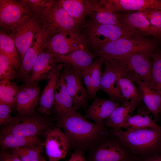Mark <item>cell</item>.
<instances>
[{
	"mask_svg": "<svg viewBox=\"0 0 161 161\" xmlns=\"http://www.w3.org/2000/svg\"><path fill=\"white\" fill-rule=\"evenodd\" d=\"M105 59L102 57L96 58L90 65L92 85V94L91 98L96 97L97 92L100 90V83L103 74L102 67Z\"/></svg>",
	"mask_w": 161,
	"mask_h": 161,
	"instance_id": "e575fe53",
	"label": "cell"
},
{
	"mask_svg": "<svg viewBox=\"0 0 161 161\" xmlns=\"http://www.w3.org/2000/svg\"><path fill=\"white\" fill-rule=\"evenodd\" d=\"M104 64L105 68L100 81V90L106 93L112 101L123 103L126 100L122 95L116 75L105 59Z\"/></svg>",
	"mask_w": 161,
	"mask_h": 161,
	"instance_id": "603a6c76",
	"label": "cell"
},
{
	"mask_svg": "<svg viewBox=\"0 0 161 161\" xmlns=\"http://www.w3.org/2000/svg\"><path fill=\"white\" fill-rule=\"evenodd\" d=\"M44 142L38 137H26L12 134L0 135V145L1 150L13 149L35 145H44Z\"/></svg>",
	"mask_w": 161,
	"mask_h": 161,
	"instance_id": "4dcf8cb0",
	"label": "cell"
},
{
	"mask_svg": "<svg viewBox=\"0 0 161 161\" xmlns=\"http://www.w3.org/2000/svg\"><path fill=\"white\" fill-rule=\"evenodd\" d=\"M63 66V63H59L55 66L49 75L47 84L41 93L38 111L44 116L50 115L52 111L55 89Z\"/></svg>",
	"mask_w": 161,
	"mask_h": 161,
	"instance_id": "e0dca14e",
	"label": "cell"
},
{
	"mask_svg": "<svg viewBox=\"0 0 161 161\" xmlns=\"http://www.w3.org/2000/svg\"><path fill=\"white\" fill-rule=\"evenodd\" d=\"M11 108L8 105L0 103V125L5 126L11 123L15 117L11 115Z\"/></svg>",
	"mask_w": 161,
	"mask_h": 161,
	"instance_id": "f35d334b",
	"label": "cell"
},
{
	"mask_svg": "<svg viewBox=\"0 0 161 161\" xmlns=\"http://www.w3.org/2000/svg\"><path fill=\"white\" fill-rule=\"evenodd\" d=\"M0 161H21L16 153L12 149L1 150Z\"/></svg>",
	"mask_w": 161,
	"mask_h": 161,
	"instance_id": "ab89813d",
	"label": "cell"
},
{
	"mask_svg": "<svg viewBox=\"0 0 161 161\" xmlns=\"http://www.w3.org/2000/svg\"><path fill=\"white\" fill-rule=\"evenodd\" d=\"M46 38V34L43 30L38 32L32 45L23 57L18 78L25 85L28 82L35 63L44 48Z\"/></svg>",
	"mask_w": 161,
	"mask_h": 161,
	"instance_id": "d6986e66",
	"label": "cell"
},
{
	"mask_svg": "<svg viewBox=\"0 0 161 161\" xmlns=\"http://www.w3.org/2000/svg\"><path fill=\"white\" fill-rule=\"evenodd\" d=\"M58 63L56 54L44 48L38 55L29 81L25 86H29L43 80H47L51 72Z\"/></svg>",
	"mask_w": 161,
	"mask_h": 161,
	"instance_id": "2e32d148",
	"label": "cell"
},
{
	"mask_svg": "<svg viewBox=\"0 0 161 161\" xmlns=\"http://www.w3.org/2000/svg\"><path fill=\"white\" fill-rule=\"evenodd\" d=\"M56 55L58 63L68 64L81 70L91 65L96 57L94 53L87 48L78 50L67 55Z\"/></svg>",
	"mask_w": 161,
	"mask_h": 161,
	"instance_id": "83f0119b",
	"label": "cell"
},
{
	"mask_svg": "<svg viewBox=\"0 0 161 161\" xmlns=\"http://www.w3.org/2000/svg\"><path fill=\"white\" fill-rule=\"evenodd\" d=\"M121 140L112 134L88 151L87 161H137Z\"/></svg>",
	"mask_w": 161,
	"mask_h": 161,
	"instance_id": "52a82bcc",
	"label": "cell"
},
{
	"mask_svg": "<svg viewBox=\"0 0 161 161\" xmlns=\"http://www.w3.org/2000/svg\"><path fill=\"white\" fill-rule=\"evenodd\" d=\"M33 14L21 0H0L1 30L9 32L24 17Z\"/></svg>",
	"mask_w": 161,
	"mask_h": 161,
	"instance_id": "7c38bea8",
	"label": "cell"
},
{
	"mask_svg": "<svg viewBox=\"0 0 161 161\" xmlns=\"http://www.w3.org/2000/svg\"><path fill=\"white\" fill-rule=\"evenodd\" d=\"M44 48L61 55L89 49L86 39L80 29L60 32L48 37L46 36Z\"/></svg>",
	"mask_w": 161,
	"mask_h": 161,
	"instance_id": "9c48e42d",
	"label": "cell"
},
{
	"mask_svg": "<svg viewBox=\"0 0 161 161\" xmlns=\"http://www.w3.org/2000/svg\"><path fill=\"white\" fill-rule=\"evenodd\" d=\"M138 161H161V153L153 156L140 158Z\"/></svg>",
	"mask_w": 161,
	"mask_h": 161,
	"instance_id": "7bdbcfd3",
	"label": "cell"
},
{
	"mask_svg": "<svg viewBox=\"0 0 161 161\" xmlns=\"http://www.w3.org/2000/svg\"><path fill=\"white\" fill-rule=\"evenodd\" d=\"M157 44L143 35H135L121 38L107 43L91 51L96 57L116 58L133 53H153Z\"/></svg>",
	"mask_w": 161,
	"mask_h": 161,
	"instance_id": "3957f363",
	"label": "cell"
},
{
	"mask_svg": "<svg viewBox=\"0 0 161 161\" xmlns=\"http://www.w3.org/2000/svg\"><path fill=\"white\" fill-rule=\"evenodd\" d=\"M35 14L47 37L80 28L75 20L58 4L57 0L52 6Z\"/></svg>",
	"mask_w": 161,
	"mask_h": 161,
	"instance_id": "5b68a950",
	"label": "cell"
},
{
	"mask_svg": "<svg viewBox=\"0 0 161 161\" xmlns=\"http://www.w3.org/2000/svg\"><path fill=\"white\" fill-rule=\"evenodd\" d=\"M41 161H46V160L45 158L44 157L43 159Z\"/></svg>",
	"mask_w": 161,
	"mask_h": 161,
	"instance_id": "ee69618b",
	"label": "cell"
},
{
	"mask_svg": "<svg viewBox=\"0 0 161 161\" xmlns=\"http://www.w3.org/2000/svg\"><path fill=\"white\" fill-rule=\"evenodd\" d=\"M19 73L7 57L0 51V81L11 80L19 77Z\"/></svg>",
	"mask_w": 161,
	"mask_h": 161,
	"instance_id": "d590c367",
	"label": "cell"
},
{
	"mask_svg": "<svg viewBox=\"0 0 161 161\" xmlns=\"http://www.w3.org/2000/svg\"><path fill=\"white\" fill-rule=\"evenodd\" d=\"M151 57V79L148 83L151 88L161 96V51L156 50Z\"/></svg>",
	"mask_w": 161,
	"mask_h": 161,
	"instance_id": "d6a6232c",
	"label": "cell"
},
{
	"mask_svg": "<svg viewBox=\"0 0 161 161\" xmlns=\"http://www.w3.org/2000/svg\"><path fill=\"white\" fill-rule=\"evenodd\" d=\"M21 86L11 80L0 81V103L7 105L10 108H16L17 96Z\"/></svg>",
	"mask_w": 161,
	"mask_h": 161,
	"instance_id": "1f68e13d",
	"label": "cell"
},
{
	"mask_svg": "<svg viewBox=\"0 0 161 161\" xmlns=\"http://www.w3.org/2000/svg\"><path fill=\"white\" fill-rule=\"evenodd\" d=\"M57 1L75 20L80 27L85 24L90 0H59Z\"/></svg>",
	"mask_w": 161,
	"mask_h": 161,
	"instance_id": "4316f807",
	"label": "cell"
},
{
	"mask_svg": "<svg viewBox=\"0 0 161 161\" xmlns=\"http://www.w3.org/2000/svg\"><path fill=\"white\" fill-rule=\"evenodd\" d=\"M153 53H135L114 58L122 72L135 83L138 80L149 82Z\"/></svg>",
	"mask_w": 161,
	"mask_h": 161,
	"instance_id": "ba28073f",
	"label": "cell"
},
{
	"mask_svg": "<svg viewBox=\"0 0 161 161\" xmlns=\"http://www.w3.org/2000/svg\"><path fill=\"white\" fill-rule=\"evenodd\" d=\"M112 130L135 156H153L161 151V130L146 128Z\"/></svg>",
	"mask_w": 161,
	"mask_h": 161,
	"instance_id": "7a4b0ae2",
	"label": "cell"
},
{
	"mask_svg": "<svg viewBox=\"0 0 161 161\" xmlns=\"http://www.w3.org/2000/svg\"><path fill=\"white\" fill-rule=\"evenodd\" d=\"M0 51L7 57L19 74L21 62L19 53L10 35L1 29L0 32Z\"/></svg>",
	"mask_w": 161,
	"mask_h": 161,
	"instance_id": "f546056e",
	"label": "cell"
},
{
	"mask_svg": "<svg viewBox=\"0 0 161 161\" xmlns=\"http://www.w3.org/2000/svg\"><path fill=\"white\" fill-rule=\"evenodd\" d=\"M87 17L90 18L89 21L126 27L120 22L117 13L112 12L103 7L99 4L98 0H90Z\"/></svg>",
	"mask_w": 161,
	"mask_h": 161,
	"instance_id": "d4e9b609",
	"label": "cell"
},
{
	"mask_svg": "<svg viewBox=\"0 0 161 161\" xmlns=\"http://www.w3.org/2000/svg\"><path fill=\"white\" fill-rule=\"evenodd\" d=\"M42 30L35 14L25 16L10 30L9 33L19 53L21 62L32 45L36 35Z\"/></svg>",
	"mask_w": 161,
	"mask_h": 161,
	"instance_id": "30bf717a",
	"label": "cell"
},
{
	"mask_svg": "<svg viewBox=\"0 0 161 161\" xmlns=\"http://www.w3.org/2000/svg\"><path fill=\"white\" fill-rule=\"evenodd\" d=\"M121 104L119 102L96 97L86 110L85 117L94 120L97 124H104L105 120Z\"/></svg>",
	"mask_w": 161,
	"mask_h": 161,
	"instance_id": "44dd1931",
	"label": "cell"
},
{
	"mask_svg": "<svg viewBox=\"0 0 161 161\" xmlns=\"http://www.w3.org/2000/svg\"><path fill=\"white\" fill-rule=\"evenodd\" d=\"M138 103L135 99L126 100L116 108L104 122L105 126L112 130L118 129L120 126L132 115Z\"/></svg>",
	"mask_w": 161,
	"mask_h": 161,
	"instance_id": "484cf974",
	"label": "cell"
},
{
	"mask_svg": "<svg viewBox=\"0 0 161 161\" xmlns=\"http://www.w3.org/2000/svg\"><path fill=\"white\" fill-rule=\"evenodd\" d=\"M83 152L81 150H75L68 161H87L84 156Z\"/></svg>",
	"mask_w": 161,
	"mask_h": 161,
	"instance_id": "b9f144b4",
	"label": "cell"
},
{
	"mask_svg": "<svg viewBox=\"0 0 161 161\" xmlns=\"http://www.w3.org/2000/svg\"><path fill=\"white\" fill-rule=\"evenodd\" d=\"M28 9L35 14L52 5L55 0H21Z\"/></svg>",
	"mask_w": 161,
	"mask_h": 161,
	"instance_id": "8d00e7d4",
	"label": "cell"
},
{
	"mask_svg": "<svg viewBox=\"0 0 161 161\" xmlns=\"http://www.w3.org/2000/svg\"><path fill=\"white\" fill-rule=\"evenodd\" d=\"M60 129L54 127L45 134L44 146L48 161H59L64 159L70 147L67 137Z\"/></svg>",
	"mask_w": 161,
	"mask_h": 161,
	"instance_id": "4fadbf2b",
	"label": "cell"
},
{
	"mask_svg": "<svg viewBox=\"0 0 161 161\" xmlns=\"http://www.w3.org/2000/svg\"><path fill=\"white\" fill-rule=\"evenodd\" d=\"M123 24L143 35L161 37V31L153 25L140 11H128L117 13Z\"/></svg>",
	"mask_w": 161,
	"mask_h": 161,
	"instance_id": "9a60e30c",
	"label": "cell"
},
{
	"mask_svg": "<svg viewBox=\"0 0 161 161\" xmlns=\"http://www.w3.org/2000/svg\"><path fill=\"white\" fill-rule=\"evenodd\" d=\"M135 83L141 96L142 101L156 122L161 116V96L151 88L148 81L138 80Z\"/></svg>",
	"mask_w": 161,
	"mask_h": 161,
	"instance_id": "cb8c5ba5",
	"label": "cell"
},
{
	"mask_svg": "<svg viewBox=\"0 0 161 161\" xmlns=\"http://www.w3.org/2000/svg\"><path fill=\"white\" fill-rule=\"evenodd\" d=\"M81 71L82 78L83 79L86 89L89 97H91L92 94V85L90 66Z\"/></svg>",
	"mask_w": 161,
	"mask_h": 161,
	"instance_id": "60d3db41",
	"label": "cell"
},
{
	"mask_svg": "<svg viewBox=\"0 0 161 161\" xmlns=\"http://www.w3.org/2000/svg\"><path fill=\"white\" fill-rule=\"evenodd\" d=\"M98 2L103 7L115 13L161 10V0H100Z\"/></svg>",
	"mask_w": 161,
	"mask_h": 161,
	"instance_id": "5bb4252c",
	"label": "cell"
},
{
	"mask_svg": "<svg viewBox=\"0 0 161 161\" xmlns=\"http://www.w3.org/2000/svg\"><path fill=\"white\" fill-rule=\"evenodd\" d=\"M40 90L38 83L22 86L16 98V109L18 115L29 116L35 114V108L40 99Z\"/></svg>",
	"mask_w": 161,
	"mask_h": 161,
	"instance_id": "ac0fdd59",
	"label": "cell"
},
{
	"mask_svg": "<svg viewBox=\"0 0 161 161\" xmlns=\"http://www.w3.org/2000/svg\"><path fill=\"white\" fill-rule=\"evenodd\" d=\"M43 148V145H35L11 149L16 153L21 161H41L44 157Z\"/></svg>",
	"mask_w": 161,
	"mask_h": 161,
	"instance_id": "836d02e7",
	"label": "cell"
},
{
	"mask_svg": "<svg viewBox=\"0 0 161 161\" xmlns=\"http://www.w3.org/2000/svg\"><path fill=\"white\" fill-rule=\"evenodd\" d=\"M105 59L114 72L122 95L126 100L135 99L138 104L140 103L141 96L135 83L122 72L114 58Z\"/></svg>",
	"mask_w": 161,
	"mask_h": 161,
	"instance_id": "7402d4cb",
	"label": "cell"
},
{
	"mask_svg": "<svg viewBox=\"0 0 161 161\" xmlns=\"http://www.w3.org/2000/svg\"><path fill=\"white\" fill-rule=\"evenodd\" d=\"M63 64L62 71L74 108L76 111L80 108L86 111L89 96L82 83V71L69 64Z\"/></svg>",
	"mask_w": 161,
	"mask_h": 161,
	"instance_id": "8fae6325",
	"label": "cell"
},
{
	"mask_svg": "<svg viewBox=\"0 0 161 161\" xmlns=\"http://www.w3.org/2000/svg\"><path fill=\"white\" fill-rule=\"evenodd\" d=\"M49 118L35 114L29 116L15 117L11 123L4 126L0 130V135L12 134L20 136L38 137L49 129L55 127Z\"/></svg>",
	"mask_w": 161,
	"mask_h": 161,
	"instance_id": "8992f818",
	"label": "cell"
},
{
	"mask_svg": "<svg viewBox=\"0 0 161 161\" xmlns=\"http://www.w3.org/2000/svg\"><path fill=\"white\" fill-rule=\"evenodd\" d=\"M150 23L161 31V10L148 9L140 11Z\"/></svg>",
	"mask_w": 161,
	"mask_h": 161,
	"instance_id": "74e56055",
	"label": "cell"
},
{
	"mask_svg": "<svg viewBox=\"0 0 161 161\" xmlns=\"http://www.w3.org/2000/svg\"><path fill=\"white\" fill-rule=\"evenodd\" d=\"M52 111L56 118L63 117L76 112L72 99L67 91L62 71L55 89Z\"/></svg>",
	"mask_w": 161,
	"mask_h": 161,
	"instance_id": "ffe728a7",
	"label": "cell"
},
{
	"mask_svg": "<svg viewBox=\"0 0 161 161\" xmlns=\"http://www.w3.org/2000/svg\"><path fill=\"white\" fill-rule=\"evenodd\" d=\"M145 109L140 107L138 113L126 119L120 126L118 129L122 128L126 129L149 128L161 130V127L149 116V112L147 108Z\"/></svg>",
	"mask_w": 161,
	"mask_h": 161,
	"instance_id": "f1b7e54d",
	"label": "cell"
},
{
	"mask_svg": "<svg viewBox=\"0 0 161 161\" xmlns=\"http://www.w3.org/2000/svg\"><path fill=\"white\" fill-rule=\"evenodd\" d=\"M91 51L121 38L140 34L129 27L102 24L88 21L81 28Z\"/></svg>",
	"mask_w": 161,
	"mask_h": 161,
	"instance_id": "277c9868",
	"label": "cell"
},
{
	"mask_svg": "<svg viewBox=\"0 0 161 161\" xmlns=\"http://www.w3.org/2000/svg\"><path fill=\"white\" fill-rule=\"evenodd\" d=\"M57 126L67 137L70 147L74 150L89 151L112 134L111 129L104 124L89 121L76 111L56 118Z\"/></svg>",
	"mask_w": 161,
	"mask_h": 161,
	"instance_id": "6da1fadb",
	"label": "cell"
}]
</instances>
